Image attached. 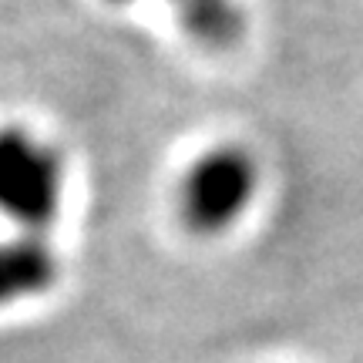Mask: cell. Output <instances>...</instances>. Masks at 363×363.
<instances>
[{"mask_svg": "<svg viewBox=\"0 0 363 363\" xmlns=\"http://www.w3.org/2000/svg\"><path fill=\"white\" fill-rule=\"evenodd\" d=\"M67 189L61 148L24 125H0V216L17 233L44 235L51 229Z\"/></svg>", "mask_w": 363, "mask_h": 363, "instance_id": "6da1fadb", "label": "cell"}, {"mask_svg": "<svg viewBox=\"0 0 363 363\" xmlns=\"http://www.w3.org/2000/svg\"><path fill=\"white\" fill-rule=\"evenodd\" d=\"M256 192H259V158L246 145H212L179 179L175 192L179 222L185 225V233L199 239L225 235L249 212Z\"/></svg>", "mask_w": 363, "mask_h": 363, "instance_id": "7a4b0ae2", "label": "cell"}, {"mask_svg": "<svg viewBox=\"0 0 363 363\" xmlns=\"http://www.w3.org/2000/svg\"><path fill=\"white\" fill-rule=\"evenodd\" d=\"M61 279V259L44 235L17 233L0 239V310L51 293Z\"/></svg>", "mask_w": 363, "mask_h": 363, "instance_id": "3957f363", "label": "cell"}, {"mask_svg": "<svg viewBox=\"0 0 363 363\" xmlns=\"http://www.w3.org/2000/svg\"><path fill=\"white\" fill-rule=\"evenodd\" d=\"M108 4H131V0H108ZM182 30L212 51H225L246 30V11L239 0H169Z\"/></svg>", "mask_w": 363, "mask_h": 363, "instance_id": "277c9868", "label": "cell"}]
</instances>
